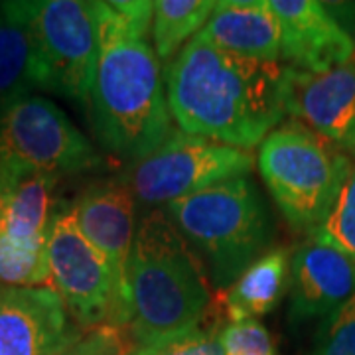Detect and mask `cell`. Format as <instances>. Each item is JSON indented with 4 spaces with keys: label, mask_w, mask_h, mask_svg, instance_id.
Here are the masks:
<instances>
[{
    "label": "cell",
    "mask_w": 355,
    "mask_h": 355,
    "mask_svg": "<svg viewBox=\"0 0 355 355\" xmlns=\"http://www.w3.org/2000/svg\"><path fill=\"white\" fill-rule=\"evenodd\" d=\"M99 58L91 89L93 130L103 148L135 164L153 154L172 128L164 73L148 44L154 2H93Z\"/></svg>",
    "instance_id": "cell-1"
},
{
    "label": "cell",
    "mask_w": 355,
    "mask_h": 355,
    "mask_svg": "<svg viewBox=\"0 0 355 355\" xmlns=\"http://www.w3.org/2000/svg\"><path fill=\"white\" fill-rule=\"evenodd\" d=\"M280 64L254 62L196 34L164 67L178 130L251 150L284 116Z\"/></svg>",
    "instance_id": "cell-2"
},
{
    "label": "cell",
    "mask_w": 355,
    "mask_h": 355,
    "mask_svg": "<svg viewBox=\"0 0 355 355\" xmlns=\"http://www.w3.org/2000/svg\"><path fill=\"white\" fill-rule=\"evenodd\" d=\"M127 286L130 349L200 328L214 302L203 265L164 209L140 219L128 257Z\"/></svg>",
    "instance_id": "cell-3"
},
{
    "label": "cell",
    "mask_w": 355,
    "mask_h": 355,
    "mask_svg": "<svg viewBox=\"0 0 355 355\" xmlns=\"http://www.w3.org/2000/svg\"><path fill=\"white\" fill-rule=\"evenodd\" d=\"M164 214L205 259L217 288L233 284L272 241L268 207L249 176L223 180L166 203Z\"/></svg>",
    "instance_id": "cell-4"
},
{
    "label": "cell",
    "mask_w": 355,
    "mask_h": 355,
    "mask_svg": "<svg viewBox=\"0 0 355 355\" xmlns=\"http://www.w3.org/2000/svg\"><path fill=\"white\" fill-rule=\"evenodd\" d=\"M354 158L304 123H280L259 144L257 166L279 211L312 237L352 170Z\"/></svg>",
    "instance_id": "cell-5"
},
{
    "label": "cell",
    "mask_w": 355,
    "mask_h": 355,
    "mask_svg": "<svg viewBox=\"0 0 355 355\" xmlns=\"http://www.w3.org/2000/svg\"><path fill=\"white\" fill-rule=\"evenodd\" d=\"M30 24L36 89L89 107L99 58L93 2L32 0Z\"/></svg>",
    "instance_id": "cell-6"
},
{
    "label": "cell",
    "mask_w": 355,
    "mask_h": 355,
    "mask_svg": "<svg viewBox=\"0 0 355 355\" xmlns=\"http://www.w3.org/2000/svg\"><path fill=\"white\" fill-rule=\"evenodd\" d=\"M0 164L60 180L95 172L105 158L55 103L26 95L0 109Z\"/></svg>",
    "instance_id": "cell-7"
},
{
    "label": "cell",
    "mask_w": 355,
    "mask_h": 355,
    "mask_svg": "<svg viewBox=\"0 0 355 355\" xmlns=\"http://www.w3.org/2000/svg\"><path fill=\"white\" fill-rule=\"evenodd\" d=\"M58 178L0 164V282L48 286V235Z\"/></svg>",
    "instance_id": "cell-8"
},
{
    "label": "cell",
    "mask_w": 355,
    "mask_h": 355,
    "mask_svg": "<svg viewBox=\"0 0 355 355\" xmlns=\"http://www.w3.org/2000/svg\"><path fill=\"white\" fill-rule=\"evenodd\" d=\"M253 164L249 150L172 130L153 154L130 164L128 174L121 180L137 202L166 205L223 180L249 176Z\"/></svg>",
    "instance_id": "cell-9"
},
{
    "label": "cell",
    "mask_w": 355,
    "mask_h": 355,
    "mask_svg": "<svg viewBox=\"0 0 355 355\" xmlns=\"http://www.w3.org/2000/svg\"><path fill=\"white\" fill-rule=\"evenodd\" d=\"M50 288L81 328L123 330L114 277L107 259L85 239L71 205L58 203L48 235Z\"/></svg>",
    "instance_id": "cell-10"
},
{
    "label": "cell",
    "mask_w": 355,
    "mask_h": 355,
    "mask_svg": "<svg viewBox=\"0 0 355 355\" xmlns=\"http://www.w3.org/2000/svg\"><path fill=\"white\" fill-rule=\"evenodd\" d=\"M81 338L51 288L0 282V355H65Z\"/></svg>",
    "instance_id": "cell-11"
},
{
    "label": "cell",
    "mask_w": 355,
    "mask_h": 355,
    "mask_svg": "<svg viewBox=\"0 0 355 355\" xmlns=\"http://www.w3.org/2000/svg\"><path fill=\"white\" fill-rule=\"evenodd\" d=\"M280 95L284 113L355 154V58L322 73L282 65Z\"/></svg>",
    "instance_id": "cell-12"
},
{
    "label": "cell",
    "mask_w": 355,
    "mask_h": 355,
    "mask_svg": "<svg viewBox=\"0 0 355 355\" xmlns=\"http://www.w3.org/2000/svg\"><path fill=\"white\" fill-rule=\"evenodd\" d=\"M135 202L137 200L130 188L119 178L91 184L71 205L81 233L107 259L113 270L123 314V328H128L130 322L127 266L137 233Z\"/></svg>",
    "instance_id": "cell-13"
},
{
    "label": "cell",
    "mask_w": 355,
    "mask_h": 355,
    "mask_svg": "<svg viewBox=\"0 0 355 355\" xmlns=\"http://www.w3.org/2000/svg\"><path fill=\"white\" fill-rule=\"evenodd\" d=\"M280 26L282 65L322 73L355 58V40L326 2L268 0Z\"/></svg>",
    "instance_id": "cell-14"
},
{
    "label": "cell",
    "mask_w": 355,
    "mask_h": 355,
    "mask_svg": "<svg viewBox=\"0 0 355 355\" xmlns=\"http://www.w3.org/2000/svg\"><path fill=\"white\" fill-rule=\"evenodd\" d=\"M291 320L328 318L355 294V261L308 237L291 257Z\"/></svg>",
    "instance_id": "cell-15"
},
{
    "label": "cell",
    "mask_w": 355,
    "mask_h": 355,
    "mask_svg": "<svg viewBox=\"0 0 355 355\" xmlns=\"http://www.w3.org/2000/svg\"><path fill=\"white\" fill-rule=\"evenodd\" d=\"M200 34L217 48L247 60L280 62V26L266 0L216 2Z\"/></svg>",
    "instance_id": "cell-16"
},
{
    "label": "cell",
    "mask_w": 355,
    "mask_h": 355,
    "mask_svg": "<svg viewBox=\"0 0 355 355\" xmlns=\"http://www.w3.org/2000/svg\"><path fill=\"white\" fill-rule=\"evenodd\" d=\"M291 257L288 249H268L229 284L223 294V308L231 324L257 320L277 308L288 291Z\"/></svg>",
    "instance_id": "cell-17"
},
{
    "label": "cell",
    "mask_w": 355,
    "mask_h": 355,
    "mask_svg": "<svg viewBox=\"0 0 355 355\" xmlns=\"http://www.w3.org/2000/svg\"><path fill=\"white\" fill-rule=\"evenodd\" d=\"M34 38L30 24V0L0 2V109L32 95Z\"/></svg>",
    "instance_id": "cell-18"
},
{
    "label": "cell",
    "mask_w": 355,
    "mask_h": 355,
    "mask_svg": "<svg viewBox=\"0 0 355 355\" xmlns=\"http://www.w3.org/2000/svg\"><path fill=\"white\" fill-rule=\"evenodd\" d=\"M216 8L211 0H158L154 2L153 42L156 58L164 67L202 32Z\"/></svg>",
    "instance_id": "cell-19"
},
{
    "label": "cell",
    "mask_w": 355,
    "mask_h": 355,
    "mask_svg": "<svg viewBox=\"0 0 355 355\" xmlns=\"http://www.w3.org/2000/svg\"><path fill=\"white\" fill-rule=\"evenodd\" d=\"M312 237L355 261V154L349 174Z\"/></svg>",
    "instance_id": "cell-20"
},
{
    "label": "cell",
    "mask_w": 355,
    "mask_h": 355,
    "mask_svg": "<svg viewBox=\"0 0 355 355\" xmlns=\"http://www.w3.org/2000/svg\"><path fill=\"white\" fill-rule=\"evenodd\" d=\"M312 355H355V294L322 320Z\"/></svg>",
    "instance_id": "cell-21"
},
{
    "label": "cell",
    "mask_w": 355,
    "mask_h": 355,
    "mask_svg": "<svg viewBox=\"0 0 355 355\" xmlns=\"http://www.w3.org/2000/svg\"><path fill=\"white\" fill-rule=\"evenodd\" d=\"M217 326H200L166 342L132 347L127 355H225Z\"/></svg>",
    "instance_id": "cell-22"
},
{
    "label": "cell",
    "mask_w": 355,
    "mask_h": 355,
    "mask_svg": "<svg viewBox=\"0 0 355 355\" xmlns=\"http://www.w3.org/2000/svg\"><path fill=\"white\" fill-rule=\"evenodd\" d=\"M219 338L225 355H277L270 334L259 320L229 324Z\"/></svg>",
    "instance_id": "cell-23"
}]
</instances>
